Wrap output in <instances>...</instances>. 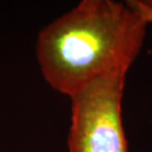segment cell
Instances as JSON below:
<instances>
[{
	"mask_svg": "<svg viewBox=\"0 0 152 152\" xmlns=\"http://www.w3.org/2000/svg\"><path fill=\"white\" fill-rule=\"evenodd\" d=\"M126 76L100 78L69 98V152H129L121 117Z\"/></svg>",
	"mask_w": 152,
	"mask_h": 152,
	"instance_id": "2",
	"label": "cell"
},
{
	"mask_svg": "<svg viewBox=\"0 0 152 152\" xmlns=\"http://www.w3.org/2000/svg\"><path fill=\"white\" fill-rule=\"evenodd\" d=\"M147 26L129 0H82L39 33L42 74L69 98L100 78L127 74L143 48Z\"/></svg>",
	"mask_w": 152,
	"mask_h": 152,
	"instance_id": "1",
	"label": "cell"
},
{
	"mask_svg": "<svg viewBox=\"0 0 152 152\" xmlns=\"http://www.w3.org/2000/svg\"><path fill=\"white\" fill-rule=\"evenodd\" d=\"M129 2L143 17L148 25L152 24V0H129Z\"/></svg>",
	"mask_w": 152,
	"mask_h": 152,
	"instance_id": "3",
	"label": "cell"
}]
</instances>
